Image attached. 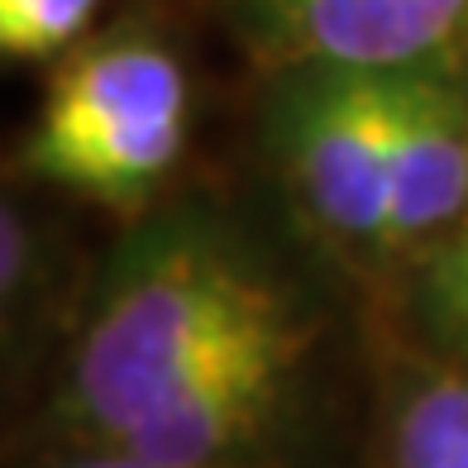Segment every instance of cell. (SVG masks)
Instances as JSON below:
<instances>
[{
	"mask_svg": "<svg viewBox=\"0 0 468 468\" xmlns=\"http://www.w3.org/2000/svg\"><path fill=\"white\" fill-rule=\"evenodd\" d=\"M311 349L315 315L239 225L158 210L101 272L62 420L154 468H249L287 425Z\"/></svg>",
	"mask_w": 468,
	"mask_h": 468,
	"instance_id": "1",
	"label": "cell"
},
{
	"mask_svg": "<svg viewBox=\"0 0 468 468\" xmlns=\"http://www.w3.org/2000/svg\"><path fill=\"white\" fill-rule=\"evenodd\" d=\"M191 87L177 48L124 19L62 53L19 163L34 182L134 210L182 163Z\"/></svg>",
	"mask_w": 468,
	"mask_h": 468,
	"instance_id": "2",
	"label": "cell"
},
{
	"mask_svg": "<svg viewBox=\"0 0 468 468\" xmlns=\"http://www.w3.org/2000/svg\"><path fill=\"white\" fill-rule=\"evenodd\" d=\"M268 144L306 220L354 259H392V173L382 72L302 62L278 68Z\"/></svg>",
	"mask_w": 468,
	"mask_h": 468,
	"instance_id": "3",
	"label": "cell"
},
{
	"mask_svg": "<svg viewBox=\"0 0 468 468\" xmlns=\"http://www.w3.org/2000/svg\"><path fill=\"white\" fill-rule=\"evenodd\" d=\"M225 10L272 68L468 62V0H225Z\"/></svg>",
	"mask_w": 468,
	"mask_h": 468,
	"instance_id": "4",
	"label": "cell"
},
{
	"mask_svg": "<svg viewBox=\"0 0 468 468\" xmlns=\"http://www.w3.org/2000/svg\"><path fill=\"white\" fill-rule=\"evenodd\" d=\"M392 259L435 249L468 210V62L382 72Z\"/></svg>",
	"mask_w": 468,
	"mask_h": 468,
	"instance_id": "5",
	"label": "cell"
},
{
	"mask_svg": "<svg viewBox=\"0 0 468 468\" xmlns=\"http://www.w3.org/2000/svg\"><path fill=\"white\" fill-rule=\"evenodd\" d=\"M392 468H468V364L444 354L416 368L392 397Z\"/></svg>",
	"mask_w": 468,
	"mask_h": 468,
	"instance_id": "6",
	"label": "cell"
},
{
	"mask_svg": "<svg viewBox=\"0 0 468 468\" xmlns=\"http://www.w3.org/2000/svg\"><path fill=\"white\" fill-rule=\"evenodd\" d=\"M420 315L440 349L468 364V210L435 249L420 253Z\"/></svg>",
	"mask_w": 468,
	"mask_h": 468,
	"instance_id": "7",
	"label": "cell"
},
{
	"mask_svg": "<svg viewBox=\"0 0 468 468\" xmlns=\"http://www.w3.org/2000/svg\"><path fill=\"white\" fill-rule=\"evenodd\" d=\"M101 0H0V53L10 62L62 58L87 38Z\"/></svg>",
	"mask_w": 468,
	"mask_h": 468,
	"instance_id": "8",
	"label": "cell"
},
{
	"mask_svg": "<svg viewBox=\"0 0 468 468\" xmlns=\"http://www.w3.org/2000/svg\"><path fill=\"white\" fill-rule=\"evenodd\" d=\"M48 468H154L134 454H120V450H105V444H77V454L68 459H53Z\"/></svg>",
	"mask_w": 468,
	"mask_h": 468,
	"instance_id": "9",
	"label": "cell"
}]
</instances>
